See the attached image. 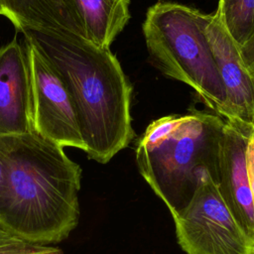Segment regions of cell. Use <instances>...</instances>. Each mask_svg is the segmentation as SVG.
I'll use <instances>...</instances> for the list:
<instances>
[{
    "label": "cell",
    "mask_w": 254,
    "mask_h": 254,
    "mask_svg": "<svg viewBox=\"0 0 254 254\" xmlns=\"http://www.w3.org/2000/svg\"><path fill=\"white\" fill-rule=\"evenodd\" d=\"M0 152L6 166L0 223L28 243L67 238L79 219V165L36 132L0 136Z\"/></svg>",
    "instance_id": "6da1fadb"
},
{
    "label": "cell",
    "mask_w": 254,
    "mask_h": 254,
    "mask_svg": "<svg viewBox=\"0 0 254 254\" xmlns=\"http://www.w3.org/2000/svg\"><path fill=\"white\" fill-rule=\"evenodd\" d=\"M20 32L59 72L70 94L88 158L108 163L134 137L131 92L110 52L67 32L26 28Z\"/></svg>",
    "instance_id": "7a4b0ae2"
},
{
    "label": "cell",
    "mask_w": 254,
    "mask_h": 254,
    "mask_svg": "<svg viewBox=\"0 0 254 254\" xmlns=\"http://www.w3.org/2000/svg\"><path fill=\"white\" fill-rule=\"evenodd\" d=\"M225 120L191 109L154 120L136 144L139 172L169 211L183 207L207 174L215 179Z\"/></svg>",
    "instance_id": "3957f363"
},
{
    "label": "cell",
    "mask_w": 254,
    "mask_h": 254,
    "mask_svg": "<svg viewBox=\"0 0 254 254\" xmlns=\"http://www.w3.org/2000/svg\"><path fill=\"white\" fill-rule=\"evenodd\" d=\"M212 14L170 1L152 5L143 23L148 52L169 77L190 85L225 121L235 120L215 64L205 27Z\"/></svg>",
    "instance_id": "277c9868"
},
{
    "label": "cell",
    "mask_w": 254,
    "mask_h": 254,
    "mask_svg": "<svg viewBox=\"0 0 254 254\" xmlns=\"http://www.w3.org/2000/svg\"><path fill=\"white\" fill-rule=\"evenodd\" d=\"M176 236L187 254H252L253 239L237 220L210 174L190 199L170 212Z\"/></svg>",
    "instance_id": "5b68a950"
},
{
    "label": "cell",
    "mask_w": 254,
    "mask_h": 254,
    "mask_svg": "<svg viewBox=\"0 0 254 254\" xmlns=\"http://www.w3.org/2000/svg\"><path fill=\"white\" fill-rule=\"evenodd\" d=\"M29 63L33 129L61 147L84 151L76 112L59 72L33 43L24 39Z\"/></svg>",
    "instance_id": "8992f818"
},
{
    "label": "cell",
    "mask_w": 254,
    "mask_h": 254,
    "mask_svg": "<svg viewBox=\"0 0 254 254\" xmlns=\"http://www.w3.org/2000/svg\"><path fill=\"white\" fill-rule=\"evenodd\" d=\"M254 124L225 121L215 179L233 214L254 241V204L246 169V146Z\"/></svg>",
    "instance_id": "52a82bcc"
},
{
    "label": "cell",
    "mask_w": 254,
    "mask_h": 254,
    "mask_svg": "<svg viewBox=\"0 0 254 254\" xmlns=\"http://www.w3.org/2000/svg\"><path fill=\"white\" fill-rule=\"evenodd\" d=\"M34 132L31 82L25 44L0 48V136Z\"/></svg>",
    "instance_id": "ba28073f"
},
{
    "label": "cell",
    "mask_w": 254,
    "mask_h": 254,
    "mask_svg": "<svg viewBox=\"0 0 254 254\" xmlns=\"http://www.w3.org/2000/svg\"><path fill=\"white\" fill-rule=\"evenodd\" d=\"M205 34L235 120L254 124V76L244 64L239 46L227 32L217 10L205 27Z\"/></svg>",
    "instance_id": "9c48e42d"
},
{
    "label": "cell",
    "mask_w": 254,
    "mask_h": 254,
    "mask_svg": "<svg viewBox=\"0 0 254 254\" xmlns=\"http://www.w3.org/2000/svg\"><path fill=\"white\" fill-rule=\"evenodd\" d=\"M80 37L109 49L130 19V0H69Z\"/></svg>",
    "instance_id": "30bf717a"
},
{
    "label": "cell",
    "mask_w": 254,
    "mask_h": 254,
    "mask_svg": "<svg viewBox=\"0 0 254 254\" xmlns=\"http://www.w3.org/2000/svg\"><path fill=\"white\" fill-rule=\"evenodd\" d=\"M2 15L18 31L41 28L67 32L80 37L69 0H0Z\"/></svg>",
    "instance_id": "8fae6325"
},
{
    "label": "cell",
    "mask_w": 254,
    "mask_h": 254,
    "mask_svg": "<svg viewBox=\"0 0 254 254\" xmlns=\"http://www.w3.org/2000/svg\"><path fill=\"white\" fill-rule=\"evenodd\" d=\"M216 10L239 47L254 35V0H219Z\"/></svg>",
    "instance_id": "7c38bea8"
},
{
    "label": "cell",
    "mask_w": 254,
    "mask_h": 254,
    "mask_svg": "<svg viewBox=\"0 0 254 254\" xmlns=\"http://www.w3.org/2000/svg\"><path fill=\"white\" fill-rule=\"evenodd\" d=\"M0 254H64L55 246L19 241L0 247Z\"/></svg>",
    "instance_id": "4fadbf2b"
},
{
    "label": "cell",
    "mask_w": 254,
    "mask_h": 254,
    "mask_svg": "<svg viewBox=\"0 0 254 254\" xmlns=\"http://www.w3.org/2000/svg\"><path fill=\"white\" fill-rule=\"evenodd\" d=\"M246 169H247V178H248V184L250 188V191L252 194L253 204H254V129L252 130L247 146H246Z\"/></svg>",
    "instance_id": "5bb4252c"
},
{
    "label": "cell",
    "mask_w": 254,
    "mask_h": 254,
    "mask_svg": "<svg viewBox=\"0 0 254 254\" xmlns=\"http://www.w3.org/2000/svg\"><path fill=\"white\" fill-rule=\"evenodd\" d=\"M241 57L247 68L254 76V35L241 47H239Z\"/></svg>",
    "instance_id": "9a60e30c"
},
{
    "label": "cell",
    "mask_w": 254,
    "mask_h": 254,
    "mask_svg": "<svg viewBox=\"0 0 254 254\" xmlns=\"http://www.w3.org/2000/svg\"><path fill=\"white\" fill-rule=\"evenodd\" d=\"M19 241H23V240H21L20 238L15 236L12 232H10L6 227H4L0 223V247L7 245V244L19 242Z\"/></svg>",
    "instance_id": "2e32d148"
},
{
    "label": "cell",
    "mask_w": 254,
    "mask_h": 254,
    "mask_svg": "<svg viewBox=\"0 0 254 254\" xmlns=\"http://www.w3.org/2000/svg\"><path fill=\"white\" fill-rule=\"evenodd\" d=\"M6 184V166L3 159V156L0 152V197L3 194Z\"/></svg>",
    "instance_id": "e0dca14e"
},
{
    "label": "cell",
    "mask_w": 254,
    "mask_h": 254,
    "mask_svg": "<svg viewBox=\"0 0 254 254\" xmlns=\"http://www.w3.org/2000/svg\"><path fill=\"white\" fill-rule=\"evenodd\" d=\"M252 254H254V241H253V246H252Z\"/></svg>",
    "instance_id": "ac0fdd59"
},
{
    "label": "cell",
    "mask_w": 254,
    "mask_h": 254,
    "mask_svg": "<svg viewBox=\"0 0 254 254\" xmlns=\"http://www.w3.org/2000/svg\"><path fill=\"white\" fill-rule=\"evenodd\" d=\"M0 15H2V8H1V4H0Z\"/></svg>",
    "instance_id": "d6986e66"
}]
</instances>
